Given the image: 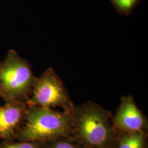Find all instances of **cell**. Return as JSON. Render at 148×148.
<instances>
[{
    "mask_svg": "<svg viewBox=\"0 0 148 148\" xmlns=\"http://www.w3.org/2000/svg\"><path fill=\"white\" fill-rule=\"evenodd\" d=\"M147 132H117L113 148H146Z\"/></svg>",
    "mask_w": 148,
    "mask_h": 148,
    "instance_id": "obj_7",
    "label": "cell"
},
{
    "mask_svg": "<svg viewBox=\"0 0 148 148\" xmlns=\"http://www.w3.org/2000/svg\"><path fill=\"white\" fill-rule=\"evenodd\" d=\"M112 125L117 132H147L148 119L137 106L133 95H124L112 116Z\"/></svg>",
    "mask_w": 148,
    "mask_h": 148,
    "instance_id": "obj_5",
    "label": "cell"
},
{
    "mask_svg": "<svg viewBox=\"0 0 148 148\" xmlns=\"http://www.w3.org/2000/svg\"><path fill=\"white\" fill-rule=\"evenodd\" d=\"M42 143L33 142H14L12 141H3L0 143V148H39Z\"/></svg>",
    "mask_w": 148,
    "mask_h": 148,
    "instance_id": "obj_9",
    "label": "cell"
},
{
    "mask_svg": "<svg viewBox=\"0 0 148 148\" xmlns=\"http://www.w3.org/2000/svg\"><path fill=\"white\" fill-rule=\"evenodd\" d=\"M69 138L87 148H113L117 132L111 112L95 102L74 105Z\"/></svg>",
    "mask_w": 148,
    "mask_h": 148,
    "instance_id": "obj_1",
    "label": "cell"
},
{
    "mask_svg": "<svg viewBox=\"0 0 148 148\" xmlns=\"http://www.w3.org/2000/svg\"><path fill=\"white\" fill-rule=\"evenodd\" d=\"M36 78L30 62L14 49L9 50L5 58L0 62L1 98L5 103L27 104Z\"/></svg>",
    "mask_w": 148,
    "mask_h": 148,
    "instance_id": "obj_3",
    "label": "cell"
},
{
    "mask_svg": "<svg viewBox=\"0 0 148 148\" xmlns=\"http://www.w3.org/2000/svg\"><path fill=\"white\" fill-rule=\"evenodd\" d=\"M1 90H0V97H1Z\"/></svg>",
    "mask_w": 148,
    "mask_h": 148,
    "instance_id": "obj_11",
    "label": "cell"
},
{
    "mask_svg": "<svg viewBox=\"0 0 148 148\" xmlns=\"http://www.w3.org/2000/svg\"><path fill=\"white\" fill-rule=\"evenodd\" d=\"M120 13L127 14L131 12L139 0H110Z\"/></svg>",
    "mask_w": 148,
    "mask_h": 148,
    "instance_id": "obj_10",
    "label": "cell"
},
{
    "mask_svg": "<svg viewBox=\"0 0 148 148\" xmlns=\"http://www.w3.org/2000/svg\"><path fill=\"white\" fill-rule=\"evenodd\" d=\"M39 148H87L69 137L59 138L41 144Z\"/></svg>",
    "mask_w": 148,
    "mask_h": 148,
    "instance_id": "obj_8",
    "label": "cell"
},
{
    "mask_svg": "<svg viewBox=\"0 0 148 148\" xmlns=\"http://www.w3.org/2000/svg\"><path fill=\"white\" fill-rule=\"evenodd\" d=\"M71 126L70 111L27 106L25 121L15 139L43 143L59 138L69 137Z\"/></svg>",
    "mask_w": 148,
    "mask_h": 148,
    "instance_id": "obj_2",
    "label": "cell"
},
{
    "mask_svg": "<svg viewBox=\"0 0 148 148\" xmlns=\"http://www.w3.org/2000/svg\"><path fill=\"white\" fill-rule=\"evenodd\" d=\"M27 108V104L16 102L5 103L0 106L1 140H15L16 133L25 121Z\"/></svg>",
    "mask_w": 148,
    "mask_h": 148,
    "instance_id": "obj_6",
    "label": "cell"
},
{
    "mask_svg": "<svg viewBox=\"0 0 148 148\" xmlns=\"http://www.w3.org/2000/svg\"><path fill=\"white\" fill-rule=\"evenodd\" d=\"M27 105L49 108L59 107L68 111L74 106L62 79L51 67L36 78Z\"/></svg>",
    "mask_w": 148,
    "mask_h": 148,
    "instance_id": "obj_4",
    "label": "cell"
}]
</instances>
